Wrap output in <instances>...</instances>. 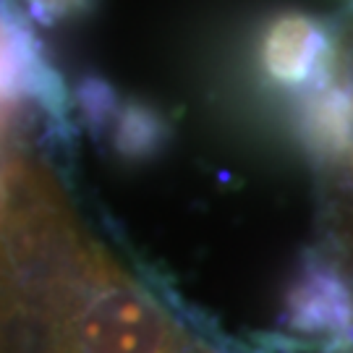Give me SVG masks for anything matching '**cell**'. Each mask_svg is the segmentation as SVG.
<instances>
[{"mask_svg":"<svg viewBox=\"0 0 353 353\" xmlns=\"http://www.w3.org/2000/svg\"><path fill=\"white\" fill-rule=\"evenodd\" d=\"M52 319L55 353H176L160 309L100 254H87L79 278L63 283Z\"/></svg>","mask_w":353,"mask_h":353,"instance_id":"cell-1","label":"cell"},{"mask_svg":"<svg viewBox=\"0 0 353 353\" xmlns=\"http://www.w3.org/2000/svg\"><path fill=\"white\" fill-rule=\"evenodd\" d=\"M332 34L309 13H280L259 42V63L265 76L280 89L301 92L319 87L332 76Z\"/></svg>","mask_w":353,"mask_h":353,"instance_id":"cell-2","label":"cell"},{"mask_svg":"<svg viewBox=\"0 0 353 353\" xmlns=\"http://www.w3.org/2000/svg\"><path fill=\"white\" fill-rule=\"evenodd\" d=\"M285 322L296 332H319L353 343V293L341 272L319 259L303 265L288 293Z\"/></svg>","mask_w":353,"mask_h":353,"instance_id":"cell-3","label":"cell"},{"mask_svg":"<svg viewBox=\"0 0 353 353\" xmlns=\"http://www.w3.org/2000/svg\"><path fill=\"white\" fill-rule=\"evenodd\" d=\"M299 134L319 160H338L353 150V84L330 76L301 94Z\"/></svg>","mask_w":353,"mask_h":353,"instance_id":"cell-4","label":"cell"},{"mask_svg":"<svg viewBox=\"0 0 353 353\" xmlns=\"http://www.w3.org/2000/svg\"><path fill=\"white\" fill-rule=\"evenodd\" d=\"M163 139V123L147 110H131L121 128V147L134 154L152 152L154 144Z\"/></svg>","mask_w":353,"mask_h":353,"instance_id":"cell-5","label":"cell"},{"mask_svg":"<svg viewBox=\"0 0 353 353\" xmlns=\"http://www.w3.org/2000/svg\"><path fill=\"white\" fill-rule=\"evenodd\" d=\"M256 353H338L345 345L343 341H327V343H303L285 335H265L259 338Z\"/></svg>","mask_w":353,"mask_h":353,"instance_id":"cell-6","label":"cell"},{"mask_svg":"<svg viewBox=\"0 0 353 353\" xmlns=\"http://www.w3.org/2000/svg\"><path fill=\"white\" fill-rule=\"evenodd\" d=\"M29 6L34 8L39 19H61L65 13L71 11H79V8H84L87 6V0H29Z\"/></svg>","mask_w":353,"mask_h":353,"instance_id":"cell-7","label":"cell"}]
</instances>
